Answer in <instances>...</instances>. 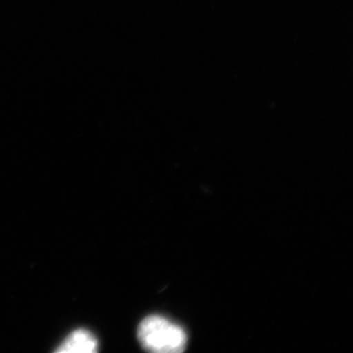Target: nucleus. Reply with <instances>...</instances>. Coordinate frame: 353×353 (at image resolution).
<instances>
[{"instance_id": "nucleus-1", "label": "nucleus", "mask_w": 353, "mask_h": 353, "mask_svg": "<svg viewBox=\"0 0 353 353\" xmlns=\"http://www.w3.org/2000/svg\"><path fill=\"white\" fill-rule=\"evenodd\" d=\"M139 343L148 352L179 353L187 347L188 336L180 326L162 316L152 315L139 324Z\"/></svg>"}, {"instance_id": "nucleus-2", "label": "nucleus", "mask_w": 353, "mask_h": 353, "mask_svg": "<svg viewBox=\"0 0 353 353\" xmlns=\"http://www.w3.org/2000/svg\"><path fill=\"white\" fill-rule=\"evenodd\" d=\"M97 338L88 330H76L67 336L55 352L59 353H94L97 352Z\"/></svg>"}]
</instances>
